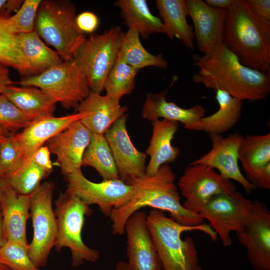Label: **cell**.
Masks as SVG:
<instances>
[{
    "instance_id": "6da1fadb",
    "label": "cell",
    "mask_w": 270,
    "mask_h": 270,
    "mask_svg": "<svg viewBox=\"0 0 270 270\" xmlns=\"http://www.w3.org/2000/svg\"><path fill=\"white\" fill-rule=\"evenodd\" d=\"M198 71L192 80L214 90H220L242 100L266 98L270 92V74L242 64L222 43L212 52L193 56Z\"/></svg>"
},
{
    "instance_id": "7a4b0ae2",
    "label": "cell",
    "mask_w": 270,
    "mask_h": 270,
    "mask_svg": "<svg viewBox=\"0 0 270 270\" xmlns=\"http://www.w3.org/2000/svg\"><path fill=\"white\" fill-rule=\"evenodd\" d=\"M175 180L176 174L171 167L164 164L153 175L145 174L130 181L128 184L134 189L132 197L124 206L113 210L109 217L112 233L118 236L124 234L128 218L146 206L168 212L170 218L183 226H194L204 223V219L199 214L184 208Z\"/></svg>"
},
{
    "instance_id": "3957f363",
    "label": "cell",
    "mask_w": 270,
    "mask_h": 270,
    "mask_svg": "<svg viewBox=\"0 0 270 270\" xmlns=\"http://www.w3.org/2000/svg\"><path fill=\"white\" fill-rule=\"evenodd\" d=\"M222 43L246 66L270 70V20L254 14L246 0H234L228 10Z\"/></svg>"
},
{
    "instance_id": "277c9868",
    "label": "cell",
    "mask_w": 270,
    "mask_h": 270,
    "mask_svg": "<svg viewBox=\"0 0 270 270\" xmlns=\"http://www.w3.org/2000/svg\"><path fill=\"white\" fill-rule=\"evenodd\" d=\"M146 222L162 270H202L194 240L190 236L183 240L182 234L198 230L207 234L212 240L216 241L218 235L209 224L183 226L156 209L150 211Z\"/></svg>"
},
{
    "instance_id": "5b68a950",
    "label": "cell",
    "mask_w": 270,
    "mask_h": 270,
    "mask_svg": "<svg viewBox=\"0 0 270 270\" xmlns=\"http://www.w3.org/2000/svg\"><path fill=\"white\" fill-rule=\"evenodd\" d=\"M76 8L69 0H42L34 24V30L53 46L63 61L72 60L86 38L76 23Z\"/></svg>"
},
{
    "instance_id": "8992f818",
    "label": "cell",
    "mask_w": 270,
    "mask_h": 270,
    "mask_svg": "<svg viewBox=\"0 0 270 270\" xmlns=\"http://www.w3.org/2000/svg\"><path fill=\"white\" fill-rule=\"evenodd\" d=\"M55 207L57 238L54 247L56 251L69 248L73 268L79 266L85 261L96 262L100 256L99 250L88 246L82 238L85 216L92 212L90 206L66 190L55 201Z\"/></svg>"
},
{
    "instance_id": "52a82bcc",
    "label": "cell",
    "mask_w": 270,
    "mask_h": 270,
    "mask_svg": "<svg viewBox=\"0 0 270 270\" xmlns=\"http://www.w3.org/2000/svg\"><path fill=\"white\" fill-rule=\"evenodd\" d=\"M122 32L114 26L100 34L92 35L78 47L72 60L86 78L90 91L100 94L106 79L116 61Z\"/></svg>"
},
{
    "instance_id": "ba28073f",
    "label": "cell",
    "mask_w": 270,
    "mask_h": 270,
    "mask_svg": "<svg viewBox=\"0 0 270 270\" xmlns=\"http://www.w3.org/2000/svg\"><path fill=\"white\" fill-rule=\"evenodd\" d=\"M16 83L41 89L66 109L77 108L90 92L86 78L72 60L26 76Z\"/></svg>"
},
{
    "instance_id": "9c48e42d",
    "label": "cell",
    "mask_w": 270,
    "mask_h": 270,
    "mask_svg": "<svg viewBox=\"0 0 270 270\" xmlns=\"http://www.w3.org/2000/svg\"><path fill=\"white\" fill-rule=\"evenodd\" d=\"M54 186L50 182L40 184L32 194L30 215L33 228L28 252L38 268L46 265L48 256L57 238V224L52 208Z\"/></svg>"
},
{
    "instance_id": "30bf717a",
    "label": "cell",
    "mask_w": 270,
    "mask_h": 270,
    "mask_svg": "<svg viewBox=\"0 0 270 270\" xmlns=\"http://www.w3.org/2000/svg\"><path fill=\"white\" fill-rule=\"evenodd\" d=\"M253 200L238 191L222 194L212 198L199 215L209 222V225L220 238L224 246L232 245L230 232L243 230L250 218Z\"/></svg>"
},
{
    "instance_id": "8fae6325",
    "label": "cell",
    "mask_w": 270,
    "mask_h": 270,
    "mask_svg": "<svg viewBox=\"0 0 270 270\" xmlns=\"http://www.w3.org/2000/svg\"><path fill=\"white\" fill-rule=\"evenodd\" d=\"M178 187L185 198L182 204L188 211L198 214L213 196L236 191V186L214 169L198 164L186 166L178 180Z\"/></svg>"
},
{
    "instance_id": "7c38bea8",
    "label": "cell",
    "mask_w": 270,
    "mask_h": 270,
    "mask_svg": "<svg viewBox=\"0 0 270 270\" xmlns=\"http://www.w3.org/2000/svg\"><path fill=\"white\" fill-rule=\"evenodd\" d=\"M66 178V190L89 206L97 205L108 217L113 210L127 204L134 194L133 186L120 179L95 182L86 178L81 170L67 176Z\"/></svg>"
},
{
    "instance_id": "4fadbf2b",
    "label": "cell",
    "mask_w": 270,
    "mask_h": 270,
    "mask_svg": "<svg viewBox=\"0 0 270 270\" xmlns=\"http://www.w3.org/2000/svg\"><path fill=\"white\" fill-rule=\"evenodd\" d=\"M255 270H270V211L264 202L253 200L250 220L236 233Z\"/></svg>"
},
{
    "instance_id": "5bb4252c",
    "label": "cell",
    "mask_w": 270,
    "mask_h": 270,
    "mask_svg": "<svg viewBox=\"0 0 270 270\" xmlns=\"http://www.w3.org/2000/svg\"><path fill=\"white\" fill-rule=\"evenodd\" d=\"M128 114L118 119L104 134L112 152L120 179L128 184L146 174L147 154L134 146L126 128Z\"/></svg>"
},
{
    "instance_id": "9a60e30c",
    "label": "cell",
    "mask_w": 270,
    "mask_h": 270,
    "mask_svg": "<svg viewBox=\"0 0 270 270\" xmlns=\"http://www.w3.org/2000/svg\"><path fill=\"white\" fill-rule=\"evenodd\" d=\"M146 216L144 211L139 210L132 214L126 223V256L130 270H162Z\"/></svg>"
},
{
    "instance_id": "2e32d148",
    "label": "cell",
    "mask_w": 270,
    "mask_h": 270,
    "mask_svg": "<svg viewBox=\"0 0 270 270\" xmlns=\"http://www.w3.org/2000/svg\"><path fill=\"white\" fill-rule=\"evenodd\" d=\"M210 136L212 141L210 150L190 164L216 169L223 177L237 182L246 194H250L254 188L242 174L238 165V152L244 136L238 132L226 138L216 134H210Z\"/></svg>"
},
{
    "instance_id": "e0dca14e",
    "label": "cell",
    "mask_w": 270,
    "mask_h": 270,
    "mask_svg": "<svg viewBox=\"0 0 270 270\" xmlns=\"http://www.w3.org/2000/svg\"><path fill=\"white\" fill-rule=\"evenodd\" d=\"M92 136V133L79 120L46 142L50 152L56 155V163L63 175L66 177L81 170L83 156Z\"/></svg>"
},
{
    "instance_id": "ac0fdd59",
    "label": "cell",
    "mask_w": 270,
    "mask_h": 270,
    "mask_svg": "<svg viewBox=\"0 0 270 270\" xmlns=\"http://www.w3.org/2000/svg\"><path fill=\"white\" fill-rule=\"evenodd\" d=\"M84 116V112H78L61 116H42L31 121L21 132L14 134L22 156L20 168L30 163L35 152L44 142Z\"/></svg>"
},
{
    "instance_id": "d6986e66",
    "label": "cell",
    "mask_w": 270,
    "mask_h": 270,
    "mask_svg": "<svg viewBox=\"0 0 270 270\" xmlns=\"http://www.w3.org/2000/svg\"><path fill=\"white\" fill-rule=\"evenodd\" d=\"M188 16L194 24L198 50L208 54L222 44V34L228 10H218L202 0H186Z\"/></svg>"
},
{
    "instance_id": "ffe728a7",
    "label": "cell",
    "mask_w": 270,
    "mask_h": 270,
    "mask_svg": "<svg viewBox=\"0 0 270 270\" xmlns=\"http://www.w3.org/2000/svg\"><path fill=\"white\" fill-rule=\"evenodd\" d=\"M120 100L90 91L77 108L78 112L85 113L80 121L92 134H104L128 111V107L122 106Z\"/></svg>"
},
{
    "instance_id": "44dd1931",
    "label": "cell",
    "mask_w": 270,
    "mask_h": 270,
    "mask_svg": "<svg viewBox=\"0 0 270 270\" xmlns=\"http://www.w3.org/2000/svg\"><path fill=\"white\" fill-rule=\"evenodd\" d=\"M168 90L146 95L142 112V118L151 122L160 118L172 120L182 123L188 130L198 131L200 120L204 116V108L196 105L184 108L168 102L166 100Z\"/></svg>"
},
{
    "instance_id": "7402d4cb",
    "label": "cell",
    "mask_w": 270,
    "mask_h": 270,
    "mask_svg": "<svg viewBox=\"0 0 270 270\" xmlns=\"http://www.w3.org/2000/svg\"><path fill=\"white\" fill-rule=\"evenodd\" d=\"M32 194H20L8 184L1 195L0 207L6 240L28 244L26 238V223L30 217Z\"/></svg>"
},
{
    "instance_id": "603a6c76",
    "label": "cell",
    "mask_w": 270,
    "mask_h": 270,
    "mask_svg": "<svg viewBox=\"0 0 270 270\" xmlns=\"http://www.w3.org/2000/svg\"><path fill=\"white\" fill-rule=\"evenodd\" d=\"M152 135L146 154L150 156L146 174H154L159 168L174 162L180 155V150L172 144L178 130V122L170 120H156L152 122Z\"/></svg>"
},
{
    "instance_id": "cb8c5ba5",
    "label": "cell",
    "mask_w": 270,
    "mask_h": 270,
    "mask_svg": "<svg viewBox=\"0 0 270 270\" xmlns=\"http://www.w3.org/2000/svg\"><path fill=\"white\" fill-rule=\"evenodd\" d=\"M155 3L164 34L170 39L177 38L188 48L194 50V32L186 20L188 14L186 0H156Z\"/></svg>"
},
{
    "instance_id": "d4e9b609",
    "label": "cell",
    "mask_w": 270,
    "mask_h": 270,
    "mask_svg": "<svg viewBox=\"0 0 270 270\" xmlns=\"http://www.w3.org/2000/svg\"><path fill=\"white\" fill-rule=\"evenodd\" d=\"M30 122L52 116L56 102L41 89L31 86H7L2 94Z\"/></svg>"
},
{
    "instance_id": "484cf974",
    "label": "cell",
    "mask_w": 270,
    "mask_h": 270,
    "mask_svg": "<svg viewBox=\"0 0 270 270\" xmlns=\"http://www.w3.org/2000/svg\"><path fill=\"white\" fill-rule=\"evenodd\" d=\"M238 158L252 184L270 166V134L247 135L239 147Z\"/></svg>"
},
{
    "instance_id": "4316f807",
    "label": "cell",
    "mask_w": 270,
    "mask_h": 270,
    "mask_svg": "<svg viewBox=\"0 0 270 270\" xmlns=\"http://www.w3.org/2000/svg\"><path fill=\"white\" fill-rule=\"evenodd\" d=\"M215 91L219 108L215 113L201 118L198 131L205 132L209 134H222L238 122L241 116L243 101L224 91Z\"/></svg>"
},
{
    "instance_id": "83f0119b",
    "label": "cell",
    "mask_w": 270,
    "mask_h": 270,
    "mask_svg": "<svg viewBox=\"0 0 270 270\" xmlns=\"http://www.w3.org/2000/svg\"><path fill=\"white\" fill-rule=\"evenodd\" d=\"M114 4L120 9L124 24L144 39L153 34H164L161 19L152 13L146 0H118Z\"/></svg>"
},
{
    "instance_id": "f1b7e54d",
    "label": "cell",
    "mask_w": 270,
    "mask_h": 270,
    "mask_svg": "<svg viewBox=\"0 0 270 270\" xmlns=\"http://www.w3.org/2000/svg\"><path fill=\"white\" fill-rule=\"evenodd\" d=\"M17 35L20 49L32 76L39 74L63 62L58 53L46 46L34 30Z\"/></svg>"
},
{
    "instance_id": "f546056e",
    "label": "cell",
    "mask_w": 270,
    "mask_h": 270,
    "mask_svg": "<svg viewBox=\"0 0 270 270\" xmlns=\"http://www.w3.org/2000/svg\"><path fill=\"white\" fill-rule=\"evenodd\" d=\"M120 52L126 62L138 70L149 66L166 68L168 66L162 54H153L144 48L139 34L133 29L122 34Z\"/></svg>"
},
{
    "instance_id": "4dcf8cb0",
    "label": "cell",
    "mask_w": 270,
    "mask_h": 270,
    "mask_svg": "<svg viewBox=\"0 0 270 270\" xmlns=\"http://www.w3.org/2000/svg\"><path fill=\"white\" fill-rule=\"evenodd\" d=\"M82 166L94 168L104 180L120 179L118 171L104 134H92L83 156Z\"/></svg>"
},
{
    "instance_id": "1f68e13d",
    "label": "cell",
    "mask_w": 270,
    "mask_h": 270,
    "mask_svg": "<svg viewBox=\"0 0 270 270\" xmlns=\"http://www.w3.org/2000/svg\"><path fill=\"white\" fill-rule=\"evenodd\" d=\"M6 18L0 16V64L12 67L20 75L32 76L20 49L18 35L8 27Z\"/></svg>"
},
{
    "instance_id": "d6a6232c",
    "label": "cell",
    "mask_w": 270,
    "mask_h": 270,
    "mask_svg": "<svg viewBox=\"0 0 270 270\" xmlns=\"http://www.w3.org/2000/svg\"><path fill=\"white\" fill-rule=\"evenodd\" d=\"M138 72L126 62L120 52L104 82L106 95L120 100L132 93Z\"/></svg>"
},
{
    "instance_id": "836d02e7",
    "label": "cell",
    "mask_w": 270,
    "mask_h": 270,
    "mask_svg": "<svg viewBox=\"0 0 270 270\" xmlns=\"http://www.w3.org/2000/svg\"><path fill=\"white\" fill-rule=\"evenodd\" d=\"M50 174L31 160L26 166L6 179L8 184L18 193L29 195L38 188L41 181Z\"/></svg>"
},
{
    "instance_id": "e575fe53",
    "label": "cell",
    "mask_w": 270,
    "mask_h": 270,
    "mask_svg": "<svg viewBox=\"0 0 270 270\" xmlns=\"http://www.w3.org/2000/svg\"><path fill=\"white\" fill-rule=\"evenodd\" d=\"M28 248V244L6 240L0 248V262L10 270H42L30 259Z\"/></svg>"
},
{
    "instance_id": "d590c367",
    "label": "cell",
    "mask_w": 270,
    "mask_h": 270,
    "mask_svg": "<svg viewBox=\"0 0 270 270\" xmlns=\"http://www.w3.org/2000/svg\"><path fill=\"white\" fill-rule=\"evenodd\" d=\"M42 0H24L15 14L6 18V23L15 34L27 33L34 30L36 14Z\"/></svg>"
},
{
    "instance_id": "8d00e7d4",
    "label": "cell",
    "mask_w": 270,
    "mask_h": 270,
    "mask_svg": "<svg viewBox=\"0 0 270 270\" xmlns=\"http://www.w3.org/2000/svg\"><path fill=\"white\" fill-rule=\"evenodd\" d=\"M22 156L10 134L0 145V175L6 178L22 166Z\"/></svg>"
},
{
    "instance_id": "74e56055",
    "label": "cell",
    "mask_w": 270,
    "mask_h": 270,
    "mask_svg": "<svg viewBox=\"0 0 270 270\" xmlns=\"http://www.w3.org/2000/svg\"><path fill=\"white\" fill-rule=\"evenodd\" d=\"M30 121L3 94H0V126L10 132L26 127Z\"/></svg>"
},
{
    "instance_id": "f35d334b",
    "label": "cell",
    "mask_w": 270,
    "mask_h": 270,
    "mask_svg": "<svg viewBox=\"0 0 270 270\" xmlns=\"http://www.w3.org/2000/svg\"><path fill=\"white\" fill-rule=\"evenodd\" d=\"M76 23L78 28L83 33L92 34L98 28L99 20L94 13L85 11L76 16Z\"/></svg>"
},
{
    "instance_id": "ab89813d",
    "label": "cell",
    "mask_w": 270,
    "mask_h": 270,
    "mask_svg": "<svg viewBox=\"0 0 270 270\" xmlns=\"http://www.w3.org/2000/svg\"><path fill=\"white\" fill-rule=\"evenodd\" d=\"M50 152L47 146H42L35 152L31 160L45 171L50 174L52 170L53 166L50 160Z\"/></svg>"
},
{
    "instance_id": "60d3db41",
    "label": "cell",
    "mask_w": 270,
    "mask_h": 270,
    "mask_svg": "<svg viewBox=\"0 0 270 270\" xmlns=\"http://www.w3.org/2000/svg\"><path fill=\"white\" fill-rule=\"evenodd\" d=\"M246 2L256 16L270 20V0H246Z\"/></svg>"
},
{
    "instance_id": "b9f144b4",
    "label": "cell",
    "mask_w": 270,
    "mask_h": 270,
    "mask_svg": "<svg viewBox=\"0 0 270 270\" xmlns=\"http://www.w3.org/2000/svg\"><path fill=\"white\" fill-rule=\"evenodd\" d=\"M23 1L21 0H6L0 14V16L5 18H9L11 13L17 12L22 6Z\"/></svg>"
},
{
    "instance_id": "7bdbcfd3",
    "label": "cell",
    "mask_w": 270,
    "mask_h": 270,
    "mask_svg": "<svg viewBox=\"0 0 270 270\" xmlns=\"http://www.w3.org/2000/svg\"><path fill=\"white\" fill-rule=\"evenodd\" d=\"M8 67L0 64V94H2L6 88L16 83L10 78Z\"/></svg>"
},
{
    "instance_id": "ee69618b",
    "label": "cell",
    "mask_w": 270,
    "mask_h": 270,
    "mask_svg": "<svg viewBox=\"0 0 270 270\" xmlns=\"http://www.w3.org/2000/svg\"><path fill=\"white\" fill-rule=\"evenodd\" d=\"M234 0H206L209 6L218 10H228Z\"/></svg>"
},
{
    "instance_id": "f6af8a7d",
    "label": "cell",
    "mask_w": 270,
    "mask_h": 270,
    "mask_svg": "<svg viewBox=\"0 0 270 270\" xmlns=\"http://www.w3.org/2000/svg\"><path fill=\"white\" fill-rule=\"evenodd\" d=\"M6 241V240L4 236L3 226L2 217L0 207V248L4 244Z\"/></svg>"
},
{
    "instance_id": "bcb514c9",
    "label": "cell",
    "mask_w": 270,
    "mask_h": 270,
    "mask_svg": "<svg viewBox=\"0 0 270 270\" xmlns=\"http://www.w3.org/2000/svg\"><path fill=\"white\" fill-rule=\"evenodd\" d=\"M10 134V132L0 126V145Z\"/></svg>"
},
{
    "instance_id": "7dc6e473",
    "label": "cell",
    "mask_w": 270,
    "mask_h": 270,
    "mask_svg": "<svg viewBox=\"0 0 270 270\" xmlns=\"http://www.w3.org/2000/svg\"><path fill=\"white\" fill-rule=\"evenodd\" d=\"M115 270H130V269L128 262L120 261L116 264Z\"/></svg>"
},
{
    "instance_id": "c3c4849f",
    "label": "cell",
    "mask_w": 270,
    "mask_h": 270,
    "mask_svg": "<svg viewBox=\"0 0 270 270\" xmlns=\"http://www.w3.org/2000/svg\"><path fill=\"white\" fill-rule=\"evenodd\" d=\"M8 184L6 178L0 175V197Z\"/></svg>"
},
{
    "instance_id": "681fc988",
    "label": "cell",
    "mask_w": 270,
    "mask_h": 270,
    "mask_svg": "<svg viewBox=\"0 0 270 270\" xmlns=\"http://www.w3.org/2000/svg\"><path fill=\"white\" fill-rule=\"evenodd\" d=\"M0 270H10L7 266L0 262Z\"/></svg>"
}]
</instances>
